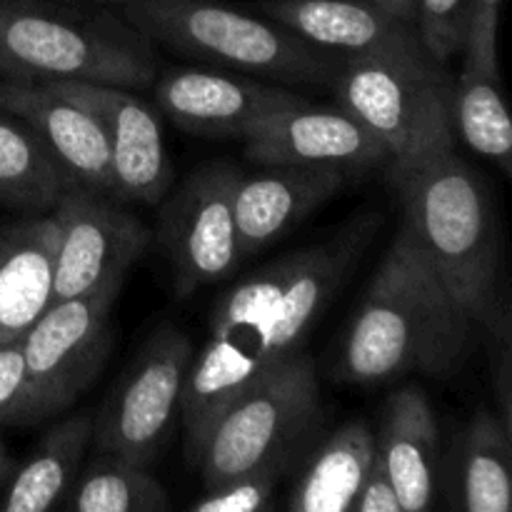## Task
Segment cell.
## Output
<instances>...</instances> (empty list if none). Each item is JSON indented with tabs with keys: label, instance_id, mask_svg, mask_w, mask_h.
I'll return each instance as SVG.
<instances>
[{
	"label": "cell",
	"instance_id": "32",
	"mask_svg": "<svg viewBox=\"0 0 512 512\" xmlns=\"http://www.w3.org/2000/svg\"><path fill=\"white\" fill-rule=\"evenodd\" d=\"M373 3L388 13L398 15V18L408 20V23L418 25V0H373Z\"/></svg>",
	"mask_w": 512,
	"mask_h": 512
},
{
	"label": "cell",
	"instance_id": "22",
	"mask_svg": "<svg viewBox=\"0 0 512 512\" xmlns=\"http://www.w3.org/2000/svg\"><path fill=\"white\" fill-rule=\"evenodd\" d=\"M73 185L38 133L10 110L0 108V203L50 213Z\"/></svg>",
	"mask_w": 512,
	"mask_h": 512
},
{
	"label": "cell",
	"instance_id": "24",
	"mask_svg": "<svg viewBox=\"0 0 512 512\" xmlns=\"http://www.w3.org/2000/svg\"><path fill=\"white\" fill-rule=\"evenodd\" d=\"M510 430L495 410H478L463 448V508L468 512H508L512 505Z\"/></svg>",
	"mask_w": 512,
	"mask_h": 512
},
{
	"label": "cell",
	"instance_id": "1",
	"mask_svg": "<svg viewBox=\"0 0 512 512\" xmlns=\"http://www.w3.org/2000/svg\"><path fill=\"white\" fill-rule=\"evenodd\" d=\"M360 240L363 230L353 228L298 250L240 280L218 300L210 338L193 358L180 398L190 465H198L215 420L270 368L300 350L358 255Z\"/></svg>",
	"mask_w": 512,
	"mask_h": 512
},
{
	"label": "cell",
	"instance_id": "12",
	"mask_svg": "<svg viewBox=\"0 0 512 512\" xmlns=\"http://www.w3.org/2000/svg\"><path fill=\"white\" fill-rule=\"evenodd\" d=\"M88 108L103 125L115 180V198L135 205H160L173 185V163L160 118L133 88L90 80H45Z\"/></svg>",
	"mask_w": 512,
	"mask_h": 512
},
{
	"label": "cell",
	"instance_id": "23",
	"mask_svg": "<svg viewBox=\"0 0 512 512\" xmlns=\"http://www.w3.org/2000/svg\"><path fill=\"white\" fill-rule=\"evenodd\" d=\"M453 125L455 135L475 153L510 173L512 123L505 108L500 70L463 63V70L453 80Z\"/></svg>",
	"mask_w": 512,
	"mask_h": 512
},
{
	"label": "cell",
	"instance_id": "15",
	"mask_svg": "<svg viewBox=\"0 0 512 512\" xmlns=\"http://www.w3.org/2000/svg\"><path fill=\"white\" fill-rule=\"evenodd\" d=\"M245 155L258 165H328L340 170L388 163V148L345 108H300L278 115L245 138Z\"/></svg>",
	"mask_w": 512,
	"mask_h": 512
},
{
	"label": "cell",
	"instance_id": "19",
	"mask_svg": "<svg viewBox=\"0 0 512 512\" xmlns=\"http://www.w3.org/2000/svg\"><path fill=\"white\" fill-rule=\"evenodd\" d=\"M55 245L50 213L0 228V345L23 338L53 303Z\"/></svg>",
	"mask_w": 512,
	"mask_h": 512
},
{
	"label": "cell",
	"instance_id": "27",
	"mask_svg": "<svg viewBox=\"0 0 512 512\" xmlns=\"http://www.w3.org/2000/svg\"><path fill=\"white\" fill-rule=\"evenodd\" d=\"M470 0H418V30L438 63L463 53Z\"/></svg>",
	"mask_w": 512,
	"mask_h": 512
},
{
	"label": "cell",
	"instance_id": "3",
	"mask_svg": "<svg viewBox=\"0 0 512 512\" xmlns=\"http://www.w3.org/2000/svg\"><path fill=\"white\" fill-rule=\"evenodd\" d=\"M403 223L475 323L495 313L500 245L483 180L455 150L390 175Z\"/></svg>",
	"mask_w": 512,
	"mask_h": 512
},
{
	"label": "cell",
	"instance_id": "31",
	"mask_svg": "<svg viewBox=\"0 0 512 512\" xmlns=\"http://www.w3.org/2000/svg\"><path fill=\"white\" fill-rule=\"evenodd\" d=\"M500 363H498V375H495V390H498V418L505 428L512 430V400H510V340H508V315H503L500 320Z\"/></svg>",
	"mask_w": 512,
	"mask_h": 512
},
{
	"label": "cell",
	"instance_id": "8",
	"mask_svg": "<svg viewBox=\"0 0 512 512\" xmlns=\"http://www.w3.org/2000/svg\"><path fill=\"white\" fill-rule=\"evenodd\" d=\"M123 285L53 300L20 338L23 388L5 425H38L78 403L108 360L110 313Z\"/></svg>",
	"mask_w": 512,
	"mask_h": 512
},
{
	"label": "cell",
	"instance_id": "34",
	"mask_svg": "<svg viewBox=\"0 0 512 512\" xmlns=\"http://www.w3.org/2000/svg\"><path fill=\"white\" fill-rule=\"evenodd\" d=\"M93 3H125V0H93Z\"/></svg>",
	"mask_w": 512,
	"mask_h": 512
},
{
	"label": "cell",
	"instance_id": "25",
	"mask_svg": "<svg viewBox=\"0 0 512 512\" xmlns=\"http://www.w3.org/2000/svg\"><path fill=\"white\" fill-rule=\"evenodd\" d=\"M65 498V505L78 512H163L170 508L168 493L148 473V465L100 453L93 455L73 493Z\"/></svg>",
	"mask_w": 512,
	"mask_h": 512
},
{
	"label": "cell",
	"instance_id": "7",
	"mask_svg": "<svg viewBox=\"0 0 512 512\" xmlns=\"http://www.w3.org/2000/svg\"><path fill=\"white\" fill-rule=\"evenodd\" d=\"M320 420L315 360L295 350L245 390L210 428L198 460L205 488L248 470H288Z\"/></svg>",
	"mask_w": 512,
	"mask_h": 512
},
{
	"label": "cell",
	"instance_id": "11",
	"mask_svg": "<svg viewBox=\"0 0 512 512\" xmlns=\"http://www.w3.org/2000/svg\"><path fill=\"white\" fill-rule=\"evenodd\" d=\"M58 230L53 300L80 298L108 285H123L150 243V230L123 200L70 185L50 210Z\"/></svg>",
	"mask_w": 512,
	"mask_h": 512
},
{
	"label": "cell",
	"instance_id": "17",
	"mask_svg": "<svg viewBox=\"0 0 512 512\" xmlns=\"http://www.w3.org/2000/svg\"><path fill=\"white\" fill-rule=\"evenodd\" d=\"M265 173H240L233 193V213L243 258L260 253L288 228L338 195L345 170L328 165H265Z\"/></svg>",
	"mask_w": 512,
	"mask_h": 512
},
{
	"label": "cell",
	"instance_id": "5",
	"mask_svg": "<svg viewBox=\"0 0 512 512\" xmlns=\"http://www.w3.org/2000/svg\"><path fill=\"white\" fill-rule=\"evenodd\" d=\"M0 75L23 83L90 80L148 88L158 78L145 38L105 13L0 0Z\"/></svg>",
	"mask_w": 512,
	"mask_h": 512
},
{
	"label": "cell",
	"instance_id": "14",
	"mask_svg": "<svg viewBox=\"0 0 512 512\" xmlns=\"http://www.w3.org/2000/svg\"><path fill=\"white\" fill-rule=\"evenodd\" d=\"M265 15L335 58H428L415 23L373 0H265ZM433 58V55H430Z\"/></svg>",
	"mask_w": 512,
	"mask_h": 512
},
{
	"label": "cell",
	"instance_id": "13",
	"mask_svg": "<svg viewBox=\"0 0 512 512\" xmlns=\"http://www.w3.org/2000/svg\"><path fill=\"white\" fill-rule=\"evenodd\" d=\"M158 108L178 128L208 138H248L308 100L280 85L223 70L170 68L153 80Z\"/></svg>",
	"mask_w": 512,
	"mask_h": 512
},
{
	"label": "cell",
	"instance_id": "16",
	"mask_svg": "<svg viewBox=\"0 0 512 512\" xmlns=\"http://www.w3.org/2000/svg\"><path fill=\"white\" fill-rule=\"evenodd\" d=\"M0 108L23 118L43 138L73 185L115 195L110 150L100 120L50 83H0Z\"/></svg>",
	"mask_w": 512,
	"mask_h": 512
},
{
	"label": "cell",
	"instance_id": "30",
	"mask_svg": "<svg viewBox=\"0 0 512 512\" xmlns=\"http://www.w3.org/2000/svg\"><path fill=\"white\" fill-rule=\"evenodd\" d=\"M20 388H23V353H20V340H13L0 345V428L8 423Z\"/></svg>",
	"mask_w": 512,
	"mask_h": 512
},
{
	"label": "cell",
	"instance_id": "21",
	"mask_svg": "<svg viewBox=\"0 0 512 512\" xmlns=\"http://www.w3.org/2000/svg\"><path fill=\"white\" fill-rule=\"evenodd\" d=\"M373 463L375 433L365 420H350L313 455L290 495V510L350 512V503Z\"/></svg>",
	"mask_w": 512,
	"mask_h": 512
},
{
	"label": "cell",
	"instance_id": "10",
	"mask_svg": "<svg viewBox=\"0 0 512 512\" xmlns=\"http://www.w3.org/2000/svg\"><path fill=\"white\" fill-rule=\"evenodd\" d=\"M238 178L233 165H200L160 200L155 235L180 298L228 278L243 260L233 213Z\"/></svg>",
	"mask_w": 512,
	"mask_h": 512
},
{
	"label": "cell",
	"instance_id": "9",
	"mask_svg": "<svg viewBox=\"0 0 512 512\" xmlns=\"http://www.w3.org/2000/svg\"><path fill=\"white\" fill-rule=\"evenodd\" d=\"M193 343L178 328L150 335L138 358L95 415L93 453L150 465L180 413Z\"/></svg>",
	"mask_w": 512,
	"mask_h": 512
},
{
	"label": "cell",
	"instance_id": "20",
	"mask_svg": "<svg viewBox=\"0 0 512 512\" xmlns=\"http://www.w3.org/2000/svg\"><path fill=\"white\" fill-rule=\"evenodd\" d=\"M95 415L75 413L55 423L28 463L10 483L0 510L5 512H45L60 503L78 478L80 463L93 443Z\"/></svg>",
	"mask_w": 512,
	"mask_h": 512
},
{
	"label": "cell",
	"instance_id": "28",
	"mask_svg": "<svg viewBox=\"0 0 512 512\" xmlns=\"http://www.w3.org/2000/svg\"><path fill=\"white\" fill-rule=\"evenodd\" d=\"M503 0H470L468 35H465V63L488 70L498 68V23Z\"/></svg>",
	"mask_w": 512,
	"mask_h": 512
},
{
	"label": "cell",
	"instance_id": "29",
	"mask_svg": "<svg viewBox=\"0 0 512 512\" xmlns=\"http://www.w3.org/2000/svg\"><path fill=\"white\" fill-rule=\"evenodd\" d=\"M350 512H403L398 490H395L393 480L388 478L383 465L378 463V455H375V463L370 465L368 475L363 478L353 503H350Z\"/></svg>",
	"mask_w": 512,
	"mask_h": 512
},
{
	"label": "cell",
	"instance_id": "18",
	"mask_svg": "<svg viewBox=\"0 0 512 512\" xmlns=\"http://www.w3.org/2000/svg\"><path fill=\"white\" fill-rule=\"evenodd\" d=\"M375 455L398 490L403 512L433 505L438 493L440 435L428 395L415 385L395 390L375 433Z\"/></svg>",
	"mask_w": 512,
	"mask_h": 512
},
{
	"label": "cell",
	"instance_id": "4",
	"mask_svg": "<svg viewBox=\"0 0 512 512\" xmlns=\"http://www.w3.org/2000/svg\"><path fill=\"white\" fill-rule=\"evenodd\" d=\"M120 18L145 40L185 58L228 65L235 73L295 85H333L343 65L275 20L218 0H125Z\"/></svg>",
	"mask_w": 512,
	"mask_h": 512
},
{
	"label": "cell",
	"instance_id": "33",
	"mask_svg": "<svg viewBox=\"0 0 512 512\" xmlns=\"http://www.w3.org/2000/svg\"><path fill=\"white\" fill-rule=\"evenodd\" d=\"M13 470V460H10L8 450H5L3 445V438H0V480L8 478V473Z\"/></svg>",
	"mask_w": 512,
	"mask_h": 512
},
{
	"label": "cell",
	"instance_id": "6",
	"mask_svg": "<svg viewBox=\"0 0 512 512\" xmlns=\"http://www.w3.org/2000/svg\"><path fill=\"white\" fill-rule=\"evenodd\" d=\"M340 108L388 148V173L453 150V75L435 58L343 60L333 80Z\"/></svg>",
	"mask_w": 512,
	"mask_h": 512
},
{
	"label": "cell",
	"instance_id": "26",
	"mask_svg": "<svg viewBox=\"0 0 512 512\" xmlns=\"http://www.w3.org/2000/svg\"><path fill=\"white\" fill-rule=\"evenodd\" d=\"M283 468L265 465V468L248 470V473L233 475L218 485L205 488V495L193 503L195 512H253L265 508L273 498Z\"/></svg>",
	"mask_w": 512,
	"mask_h": 512
},
{
	"label": "cell",
	"instance_id": "2",
	"mask_svg": "<svg viewBox=\"0 0 512 512\" xmlns=\"http://www.w3.org/2000/svg\"><path fill=\"white\" fill-rule=\"evenodd\" d=\"M473 325L403 223L345 335L340 378L365 385L410 373L450 378L463 365Z\"/></svg>",
	"mask_w": 512,
	"mask_h": 512
}]
</instances>
